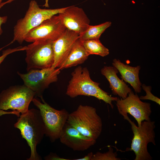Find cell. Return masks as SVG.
<instances>
[{
  "label": "cell",
  "mask_w": 160,
  "mask_h": 160,
  "mask_svg": "<svg viewBox=\"0 0 160 160\" xmlns=\"http://www.w3.org/2000/svg\"><path fill=\"white\" fill-rule=\"evenodd\" d=\"M71 76L67 86L66 95L71 98L79 95L94 97L103 100L113 108L112 102L116 101L118 98L111 96L100 88L99 83L92 81L87 68L77 67L72 73Z\"/></svg>",
  "instance_id": "6da1fadb"
},
{
  "label": "cell",
  "mask_w": 160,
  "mask_h": 160,
  "mask_svg": "<svg viewBox=\"0 0 160 160\" xmlns=\"http://www.w3.org/2000/svg\"><path fill=\"white\" fill-rule=\"evenodd\" d=\"M14 126L20 130L22 137L30 148L31 156L27 159H41L37 153L36 147L45 135V127L39 110L32 108L21 114Z\"/></svg>",
  "instance_id": "7a4b0ae2"
},
{
  "label": "cell",
  "mask_w": 160,
  "mask_h": 160,
  "mask_svg": "<svg viewBox=\"0 0 160 160\" xmlns=\"http://www.w3.org/2000/svg\"><path fill=\"white\" fill-rule=\"evenodd\" d=\"M65 8L41 9L36 1L31 0L24 17L18 20L14 27L12 42L17 41L22 44L30 31L53 16L62 13Z\"/></svg>",
  "instance_id": "3957f363"
},
{
  "label": "cell",
  "mask_w": 160,
  "mask_h": 160,
  "mask_svg": "<svg viewBox=\"0 0 160 160\" xmlns=\"http://www.w3.org/2000/svg\"><path fill=\"white\" fill-rule=\"evenodd\" d=\"M66 122L83 135L95 140L102 131L101 119L96 108L91 106L80 105L69 113Z\"/></svg>",
  "instance_id": "277c9868"
},
{
  "label": "cell",
  "mask_w": 160,
  "mask_h": 160,
  "mask_svg": "<svg viewBox=\"0 0 160 160\" xmlns=\"http://www.w3.org/2000/svg\"><path fill=\"white\" fill-rule=\"evenodd\" d=\"M127 120L131 125L134 135L130 151H133L135 155V160H151L152 157L148 151V144L152 143L156 145L155 122L151 120L142 122L138 127L127 116Z\"/></svg>",
  "instance_id": "5b68a950"
},
{
  "label": "cell",
  "mask_w": 160,
  "mask_h": 160,
  "mask_svg": "<svg viewBox=\"0 0 160 160\" xmlns=\"http://www.w3.org/2000/svg\"><path fill=\"white\" fill-rule=\"evenodd\" d=\"M42 103L34 98L32 101L39 109L45 127V135L51 141L59 139L69 114L65 109L57 110L46 103L43 98Z\"/></svg>",
  "instance_id": "8992f818"
},
{
  "label": "cell",
  "mask_w": 160,
  "mask_h": 160,
  "mask_svg": "<svg viewBox=\"0 0 160 160\" xmlns=\"http://www.w3.org/2000/svg\"><path fill=\"white\" fill-rule=\"evenodd\" d=\"M53 42L39 40L26 46L25 61L27 71L52 67L54 60Z\"/></svg>",
  "instance_id": "52a82bcc"
},
{
  "label": "cell",
  "mask_w": 160,
  "mask_h": 160,
  "mask_svg": "<svg viewBox=\"0 0 160 160\" xmlns=\"http://www.w3.org/2000/svg\"><path fill=\"white\" fill-rule=\"evenodd\" d=\"M35 93L24 84L12 86L0 93V109L26 113Z\"/></svg>",
  "instance_id": "ba28073f"
},
{
  "label": "cell",
  "mask_w": 160,
  "mask_h": 160,
  "mask_svg": "<svg viewBox=\"0 0 160 160\" xmlns=\"http://www.w3.org/2000/svg\"><path fill=\"white\" fill-rule=\"evenodd\" d=\"M60 70L52 67L40 69L32 70L26 73L19 72L17 73L22 79L24 84L37 95L43 98L42 94L44 90L52 83L56 82Z\"/></svg>",
  "instance_id": "9c48e42d"
},
{
  "label": "cell",
  "mask_w": 160,
  "mask_h": 160,
  "mask_svg": "<svg viewBox=\"0 0 160 160\" xmlns=\"http://www.w3.org/2000/svg\"><path fill=\"white\" fill-rule=\"evenodd\" d=\"M116 105L120 114L125 119L127 114L132 115L135 119L140 127L142 121L150 120L152 113L151 104L141 100L138 95L131 91L125 98H118Z\"/></svg>",
  "instance_id": "30bf717a"
},
{
  "label": "cell",
  "mask_w": 160,
  "mask_h": 160,
  "mask_svg": "<svg viewBox=\"0 0 160 160\" xmlns=\"http://www.w3.org/2000/svg\"><path fill=\"white\" fill-rule=\"evenodd\" d=\"M66 29L59 15H56L30 31L25 36L24 41L32 43L39 40L54 41L60 37Z\"/></svg>",
  "instance_id": "8fae6325"
},
{
  "label": "cell",
  "mask_w": 160,
  "mask_h": 160,
  "mask_svg": "<svg viewBox=\"0 0 160 160\" xmlns=\"http://www.w3.org/2000/svg\"><path fill=\"white\" fill-rule=\"evenodd\" d=\"M58 14L66 28L79 36L90 25V20L84 11L78 7L74 6L66 7L63 12Z\"/></svg>",
  "instance_id": "7c38bea8"
},
{
  "label": "cell",
  "mask_w": 160,
  "mask_h": 160,
  "mask_svg": "<svg viewBox=\"0 0 160 160\" xmlns=\"http://www.w3.org/2000/svg\"><path fill=\"white\" fill-rule=\"evenodd\" d=\"M59 139L62 143L75 151L87 150L96 143V140L83 135L67 122Z\"/></svg>",
  "instance_id": "4fadbf2b"
},
{
  "label": "cell",
  "mask_w": 160,
  "mask_h": 160,
  "mask_svg": "<svg viewBox=\"0 0 160 160\" xmlns=\"http://www.w3.org/2000/svg\"><path fill=\"white\" fill-rule=\"evenodd\" d=\"M79 36L76 32L67 29L60 37L53 41L54 60L52 67L59 68L66 58Z\"/></svg>",
  "instance_id": "5bb4252c"
},
{
  "label": "cell",
  "mask_w": 160,
  "mask_h": 160,
  "mask_svg": "<svg viewBox=\"0 0 160 160\" xmlns=\"http://www.w3.org/2000/svg\"><path fill=\"white\" fill-rule=\"evenodd\" d=\"M118 72L114 66H104L101 70V74L108 81L113 93L124 99L132 90L122 79L118 77L117 74Z\"/></svg>",
  "instance_id": "9a60e30c"
},
{
  "label": "cell",
  "mask_w": 160,
  "mask_h": 160,
  "mask_svg": "<svg viewBox=\"0 0 160 160\" xmlns=\"http://www.w3.org/2000/svg\"><path fill=\"white\" fill-rule=\"evenodd\" d=\"M112 65L120 73L122 79L129 84L136 93L141 92L142 84L139 77L140 66L132 67L125 64L119 60L116 59L113 60Z\"/></svg>",
  "instance_id": "2e32d148"
},
{
  "label": "cell",
  "mask_w": 160,
  "mask_h": 160,
  "mask_svg": "<svg viewBox=\"0 0 160 160\" xmlns=\"http://www.w3.org/2000/svg\"><path fill=\"white\" fill-rule=\"evenodd\" d=\"M89 56L79 38L75 42L66 59L58 68L61 70L82 64Z\"/></svg>",
  "instance_id": "e0dca14e"
},
{
  "label": "cell",
  "mask_w": 160,
  "mask_h": 160,
  "mask_svg": "<svg viewBox=\"0 0 160 160\" xmlns=\"http://www.w3.org/2000/svg\"><path fill=\"white\" fill-rule=\"evenodd\" d=\"M111 22L107 21L96 25H89L86 30L79 36V39L81 41L90 39H99L101 34L110 27Z\"/></svg>",
  "instance_id": "ac0fdd59"
},
{
  "label": "cell",
  "mask_w": 160,
  "mask_h": 160,
  "mask_svg": "<svg viewBox=\"0 0 160 160\" xmlns=\"http://www.w3.org/2000/svg\"><path fill=\"white\" fill-rule=\"evenodd\" d=\"M81 42L89 55H96L104 57L109 53V49L101 43L99 39L88 40Z\"/></svg>",
  "instance_id": "d6986e66"
},
{
  "label": "cell",
  "mask_w": 160,
  "mask_h": 160,
  "mask_svg": "<svg viewBox=\"0 0 160 160\" xmlns=\"http://www.w3.org/2000/svg\"><path fill=\"white\" fill-rule=\"evenodd\" d=\"M117 156L116 152H114L113 149L109 147L108 151L106 152H97L93 154L92 160H121V159Z\"/></svg>",
  "instance_id": "ffe728a7"
},
{
  "label": "cell",
  "mask_w": 160,
  "mask_h": 160,
  "mask_svg": "<svg viewBox=\"0 0 160 160\" xmlns=\"http://www.w3.org/2000/svg\"><path fill=\"white\" fill-rule=\"evenodd\" d=\"M142 88L146 92V95L145 96H141L139 97L140 100H148L154 101L159 105H160V99L155 96L151 93V87L150 86H146L144 84L141 85Z\"/></svg>",
  "instance_id": "44dd1931"
},
{
  "label": "cell",
  "mask_w": 160,
  "mask_h": 160,
  "mask_svg": "<svg viewBox=\"0 0 160 160\" xmlns=\"http://www.w3.org/2000/svg\"><path fill=\"white\" fill-rule=\"evenodd\" d=\"M26 48V46H20L13 49H8L3 51L2 55L0 56V65L9 55L15 52L25 50Z\"/></svg>",
  "instance_id": "7402d4cb"
},
{
  "label": "cell",
  "mask_w": 160,
  "mask_h": 160,
  "mask_svg": "<svg viewBox=\"0 0 160 160\" xmlns=\"http://www.w3.org/2000/svg\"><path fill=\"white\" fill-rule=\"evenodd\" d=\"M10 2V1L9 0L7 1L5 3H0V9L4 4L7 3H9ZM7 19V16H4L3 17H1L0 16V35H1L3 32V31L1 28V25L3 24L4 23L6 22ZM4 47L0 48V51H1Z\"/></svg>",
  "instance_id": "603a6c76"
},
{
  "label": "cell",
  "mask_w": 160,
  "mask_h": 160,
  "mask_svg": "<svg viewBox=\"0 0 160 160\" xmlns=\"http://www.w3.org/2000/svg\"><path fill=\"white\" fill-rule=\"evenodd\" d=\"M46 160H68L64 158L60 157L56 154L51 153L45 157Z\"/></svg>",
  "instance_id": "cb8c5ba5"
},
{
  "label": "cell",
  "mask_w": 160,
  "mask_h": 160,
  "mask_svg": "<svg viewBox=\"0 0 160 160\" xmlns=\"http://www.w3.org/2000/svg\"><path fill=\"white\" fill-rule=\"evenodd\" d=\"M20 113L17 111H6L0 109V116L5 114H14L19 117L20 116Z\"/></svg>",
  "instance_id": "d4e9b609"
},
{
  "label": "cell",
  "mask_w": 160,
  "mask_h": 160,
  "mask_svg": "<svg viewBox=\"0 0 160 160\" xmlns=\"http://www.w3.org/2000/svg\"><path fill=\"white\" fill-rule=\"evenodd\" d=\"M93 153L92 152L88 153L87 155L82 158L74 159V160H92Z\"/></svg>",
  "instance_id": "484cf974"
}]
</instances>
